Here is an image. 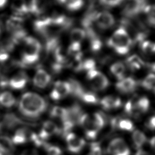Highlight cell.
I'll list each match as a JSON object with an SVG mask.
<instances>
[{"label": "cell", "instance_id": "obj_16", "mask_svg": "<svg viewBox=\"0 0 155 155\" xmlns=\"http://www.w3.org/2000/svg\"><path fill=\"white\" fill-rule=\"evenodd\" d=\"M100 104L105 110H113L120 107L122 105L121 99L116 96L108 95L104 97L101 101Z\"/></svg>", "mask_w": 155, "mask_h": 155}, {"label": "cell", "instance_id": "obj_39", "mask_svg": "<svg viewBox=\"0 0 155 155\" xmlns=\"http://www.w3.org/2000/svg\"><path fill=\"white\" fill-rule=\"evenodd\" d=\"M149 143L150 145V147L155 150V136H153L149 140Z\"/></svg>", "mask_w": 155, "mask_h": 155}, {"label": "cell", "instance_id": "obj_14", "mask_svg": "<svg viewBox=\"0 0 155 155\" xmlns=\"http://www.w3.org/2000/svg\"><path fill=\"white\" fill-rule=\"evenodd\" d=\"M6 27L8 31L12 35H15L24 30L23 28V20L18 16H12L8 19L6 22Z\"/></svg>", "mask_w": 155, "mask_h": 155}, {"label": "cell", "instance_id": "obj_8", "mask_svg": "<svg viewBox=\"0 0 155 155\" xmlns=\"http://www.w3.org/2000/svg\"><path fill=\"white\" fill-rule=\"evenodd\" d=\"M71 93V87L69 82L58 81H56L50 93V97L58 101L62 99Z\"/></svg>", "mask_w": 155, "mask_h": 155}, {"label": "cell", "instance_id": "obj_9", "mask_svg": "<svg viewBox=\"0 0 155 155\" xmlns=\"http://www.w3.org/2000/svg\"><path fill=\"white\" fill-rule=\"evenodd\" d=\"M86 36L85 30L80 28L73 29L70 33V44L68 52L81 51V45Z\"/></svg>", "mask_w": 155, "mask_h": 155}, {"label": "cell", "instance_id": "obj_1", "mask_svg": "<svg viewBox=\"0 0 155 155\" xmlns=\"http://www.w3.org/2000/svg\"><path fill=\"white\" fill-rule=\"evenodd\" d=\"M47 102L39 94L33 92L24 93L19 102V110L25 116L38 117L46 110Z\"/></svg>", "mask_w": 155, "mask_h": 155}, {"label": "cell", "instance_id": "obj_10", "mask_svg": "<svg viewBox=\"0 0 155 155\" xmlns=\"http://www.w3.org/2000/svg\"><path fill=\"white\" fill-rule=\"evenodd\" d=\"M66 143L69 151L73 153H79L85 145V140L73 133H69L66 136Z\"/></svg>", "mask_w": 155, "mask_h": 155}, {"label": "cell", "instance_id": "obj_35", "mask_svg": "<svg viewBox=\"0 0 155 155\" xmlns=\"http://www.w3.org/2000/svg\"><path fill=\"white\" fill-rule=\"evenodd\" d=\"M47 155H61L62 151L61 148L55 145H49L46 147Z\"/></svg>", "mask_w": 155, "mask_h": 155}, {"label": "cell", "instance_id": "obj_28", "mask_svg": "<svg viewBox=\"0 0 155 155\" xmlns=\"http://www.w3.org/2000/svg\"><path fill=\"white\" fill-rule=\"evenodd\" d=\"M68 10L76 11L81 9L84 4V0H58Z\"/></svg>", "mask_w": 155, "mask_h": 155}, {"label": "cell", "instance_id": "obj_21", "mask_svg": "<svg viewBox=\"0 0 155 155\" xmlns=\"http://www.w3.org/2000/svg\"><path fill=\"white\" fill-rule=\"evenodd\" d=\"M12 8L17 15H25L29 13V4L26 0H13Z\"/></svg>", "mask_w": 155, "mask_h": 155}, {"label": "cell", "instance_id": "obj_34", "mask_svg": "<svg viewBox=\"0 0 155 155\" xmlns=\"http://www.w3.org/2000/svg\"><path fill=\"white\" fill-rule=\"evenodd\" d=\"M12 141L6 137L0 138V151L2 153H7L12 148Z\"/></svg>", "mask_w": 155, "mask_h": 155}, {"label": "cell", "instance_id": "obj_26", "mask_svg": "<svg viewBox=\"0 0 155 155\" xmlns=\"http://www.w3.org/2000/svg\"><path fill=\"white\" fill-rule=\"evenodd\" d=\"M116 127L120 130L124 131H133L134 129V125L133 122L129 119L124 118L120 119L116 122Z\"/></svg>", "mask_w": 155, "mask_h": 155}, {"label": "cell", "instance_id": "obj_31", "mask_svg": "<svg viewBox=\"0 0 155 155\" xmlns=\"http://www.w3.org/2000/svg\"><path fill=\"white\" fill-rule=\"evenodd\" d=\"M71 87V93L80 98L85 91L81 83L75 79H70L69 81Z\"/></svg>", "mask_w": 155, "mask_h": 155}, {"label": "cell", "instance_id": "obj_27", "mask_svg": "<svg viewBox=\"0 0 155 155\" xmlns=\"http://www.w3.org/2000/svg\"><path fill=\"white\" fill-rule=\"evenodd\" d=\"M27 139L28 135L27 130L23 128H20L16 131L12 141L15 144H22L26 142Z\"/></svg>", "mask_w": 155, "mask_h": 155}, {"label": "cell", "instance_id": "obj_37", "mask_svg": "<svg viewBox=\"0 0 155 155\" xmlns=\"http://www.w3.org/2000/svg\"><path fill=\"white\" fill-rule=\"evenodd\" d=\"M146 126L151 130H155V116H151L146 122Z\"/></svg>", "mask_w": 155, "mask_h": 155}, {"label": "cell", "instance_id": "obj_5", "mask_svg": "<svg viewBox=\"0 0 155 155\" xmlns=\"http://www.w3.org/2000/svg\"><path fill=\"white\" fill-rule=\"evenodd\" d=\"M87 78L90 86L95 91H103L109 85V81L105 75L96 69L87 71Z\"/></svg>", "mask_w": 155, "mask_h": 155}, {"label": "cell", "instance_id": "obj_23", "mask_svg": "<svg viewBox=\"0 0 155 155\" xmlns=\"http://www.w3.org/2000/svg\"><path fill=\"white\" fill-rule=\"evenodd\" d=\"M16 103L15 96L9 91H4L0 94V104L7 108L13 106Z\"/></svg>", "mask_w": 155, "mask_h": 155}, {"label": "cell", "instance_id": "obj_38", "mask_svg": "<svg viewBox=\"0 0 155 155\" xmlns=\"http://www.w3.org/2000/svg\"><path fill=\"white\" fill-rule=\"evenodd\" d=\"M135 155H153V154H151V153H150L145 150L139 149V150H137V151L135 153Z\"/></svg>", "mask_w": 155, "mask_h": 155}, {"label": "cell", "instance_id": "obj_12", "mask_svg": "<svg viewBox=\"0 0 155 155\" xmlns=\"http://www.w3.org/2000/svg\"><path fill=\"white\" fill-rule=\"evenodd\" d=\"M28 81V77L27 73L23 71H19L8 80V86L15 90H21L25 87Z\"/></svg>", "mask_w": 155, "mask_h": 155}, {"label": "cell", "instance_id": "obj_42", "mask_svg": "<svg viewBox=\"0 0 155 155\" xmlns=\"http://www.w3.org/2000/svg\"><path fill=\"white\" fill-rule=\"evenodd\" d=\"M153 69H154V70L155 71V63L153 64Z\"/></svg>", "mask_w": 155, "mask_h": 155}, {"label": "cell", "instance_id": "obj_4", "mask_svg": "<svg viewBox=\"0 0 155 155\" xmlns=\"http://www.w3.org/2000/svg\"><path fill=\"white\" fill-rule=\"evenodd\" d=\"M23 42L24 47L19 64L22 66L32 65L39 58L41 45L36 39L31 36H27Z\"/></svg>", "mask_w": 155, "mask_h": 155}, {"label": "cell", "instance_id": "obj_7", "mask_svg": "<svg viewBox=\"0 0 155 155\" xmlns=\"http://www.w3.org/2000/svg\"><path fill=\"white\" fill-rule=\"evenodd\" d=\"M110 155H130V149L124 139L116 137L109 143L107 150Z\"/></svg>", "mask_w": 155, "mask_h": 155}, {"label": "cell", "instance_id": "obj_43", "mask_svg": "<svg viewBox=\"0 0 155 155\" xmlns=\"http://www.w3.org/2000/svg\"><path fill=\"white\" fill-rule=\"evenodd\" d=\"M0 155H3V153H2L1 151H0Z\"/></svg>", "mask_w": 155, "mask_h": 155}, {"label": "cell", "instance_id": "obj_41", "mask_svg": "<svg viewBox=\"0 0 155 155\" xmlns=\"http://www.w3.org/2000/svg\"><path fill=\"white\" fill-rule=\"evenodd\" d=\"M8 0H0V9L4 7Z\"/></svg>", "mask_w": 155, "mask_h": 155}, {"label": "cell", "instance_id": "obj_40", "mask_svg": "<svg viewBox=\"0 0 155 155\" xmlns=\"http://www.w3.org/2000/svg\"><path fill=\"white\" fill-rule=\"evenodd\" d=\"M21 155H37L33 151L31 150H25L24 151Z\"/></svg>", "mask_w": 155, "mask_h": 155}, {"label": "cell", "instance_id": "obj_20", "mask_svg": "<svg viewBox=\"0 0 155 155\" xmlns=\"http://www.w3.org/2000/svg\"><path fill=\"white\" fill-rule=\"evenodd\" d=\"M131 138L134 145L137 150L141 149L142 147L144 145L147 140V138L145 133L141 130L137 129L134 130L133 131Z\"/></svg>", "mask_w": 155, "mask_h": 155}, {"label": "cell", "instance_id": "obj_44", "mask_svg": "<svg viewBox=\"0 0 155 155\" xmlns=\"http://www.w3.org/2000/svg\"><path fill=\"white\" fill-rule=\"evenodd\" d=\"M0 33H1V27H0Z\"/></svg>", "mask_w": 155, "mask_h": 155}, {"label": "cell", "instance_id": "obj_24", "mask_svg": "<svg viewBox=\"0 0 155 155\" xmlns=\"http://www.w3.org/2000/svg\"><path fill=\"white\" fill-rule=\"evenodd\" d=\"M50 115L51 117L59 119L64 122L68 115V108L59 106H55L51 110Z\"/></svg>", "mask_w": 155, "mask_h": 155}, {"label": "cell", "instance_id": "obj_30", "mask_svg": "<svg viewBox=\"0 0 155 155\" xmlns=\"http://www.w3.org/2000/svg\"><path fill=\"white\" fill-rule=\"evenodd\" d=\"M143 12L148 24L155 27V5L150 4L146 5Z\"/></svg>", "mask_w": 155, "mask_h": 155}, {"label": "cell", "instance_id": "obj_18", "mask_svg": "<svg viewBox=\"0 0 155 155\" xmlns=\"http://www.w3.org/2000/svg\"><path fill=\"white\" fill-rule=\"evenodd\" d=\"M47 0H30L29 12L35 15H41L45 10Z\"/></svg>", "mask_w": 155, "mask_h": 155}, {"label": "cell", "instance_id": "obj_29", "mask_svg": "<svg viewBox=\"0 0 155 155\" xmlns=\"http://www.w3.org/2000/svg\"><path fill=\"white\" fill-rule=\"evenodd\" d=\"M127 64L129 68L132 70H140L143 66V62L136 55H132L128 58L127 60Z\"/></svg>", "mask_w": 155, "mask_h": 155}, {"label": "cell", "instance_id": "obj_2", "mask_svg": "<svg viewBox=\"0 0 155 155\" xmlns=\"http://www.w3.org/2000/svg\"><path fill=\"white\" fill-rule=\"evenodd\" d=\"M132 42V39L127 30L125 28L120 27L114 31L107 44L116 53L124 55L129 52Z\"/></svg>", "mask_w": 155, "mask_h": 155}, {"label": "cell", "instance_id": "obj_15", "mask_svg": "<svg viewBox=\"0 0 155 155\" xmlns=\"http://www.w3.org/2000/svg\"><path fill=\"white\" fill-rule=\"evenodd\" d=\"M58 131L59 128L54 122L51 120H46L44 122L41 131L38 135L44 140L49 137L55 134Z\"/></svg>", "mask_w": 155, "mask_h": 155}, {"label": "cell", "instance_id": "obj_33", "mask_svg": "<svg viewBox=\"0 0 155 155\" xmlns=\"http://www.w3.org/2000/svg\"><path fill=\"white\" fill-rule=\"evenodd\" d=\"M84 102L88 104H96L98 102L97 96L93 92L84 91L83 94L80 97Z\"/></svg>", "mask_w": 155, "mask_h": 155}, {"label": "cell", "instance_id": "obj_13", "mask_svg": "<svg viewBox=\"0 0 155 155\" xmlns=\"http://www.w3.org/2000/svg\"><path fill=\"white\" fill-rule=\"evenodd\" d=\"M51 76L49 73L42 68H39L33 76V82L34 85L41 89L46 88L50 84Z\"/></svg>", "mask_w": 155, "mask_h": 155}, {"label": "cell", "instance_id": "obj_6", "mask_svg": "<svg viewBox=\"0 0 155 155\" xmlns=\"http://www.w3.org/2000/svg\"><path fill=\"white\" fill-rule=\"evenodd\" d=\"M115 23L113 15L107 11L96 12L93 18V24L101 30L111 28Z\"/></svg>", "mask_w": 155, "mask_h": 155}, {"label": "cell", "instance_id": "obj_11", "mask_svg": "<svg viewBox=\"0 0 155 155\" xmlns=\"http://www.w3.org/2000/svg\"><path fill=\"white\" fill-rule=\"evenodd\" d=\"M137 85V82L133 78L125 76L118 80L116 84V88L121 93L129 94L136 89Z\"/></svg>", "mask_w": 155, "mask_h": 155}, {"label": "cell", "instance_id": "obj_22", "mask_svg": "<svg viewBox=\"0 0 155 155\" xmlns=\"http://www.w3.org/2000/svg\"><path fill=\"white\" fill-rule=\"evenodd\" d=\"M110 71L115 78L118 80H120L125 77L126 67L124 63L121 62H116L111 65Z\"/></svg>", "mask_w": 155, "mask_h": 155}, {"label": "cell", "instance_id": "obj_25", "mask_svg": "<svg viewBox=\"0 0 155 155\" xmlns=\"http://www.w3.org/2000/svg\"><path fill=\"white\" fill-rule=\"evenodd\" d=\"M141 85L147 90L155 91V73L147 74L142 81Z\"/></svg>", "mask_w": 155, "mask_h": 155}, {"label": "cell", "instance_id": "obj_32", "mask_svg": "<svg viewBox=\"0 0 155 155\" xmlns=\"http://www.w3.org/2000/svg\"><path fill=\"white\" fill-rule=\"evenodd\" d=\"M142 50L147 54H155V42L149 40L143 41L140 44Z\"/></svg>", "mask_w": 155, "mask_h": 155}, {"label": "cell", "instance_id": "obj_3", "mask_svg": "<svg viewBox=\"0 0 155 155\" xmlns=\"http://www.w3.org/2000/svg\"><path fill=\"white\" fill-rule=\"evenodd\" d=\"M78 122L88 139H94L105 125L104 119L99 113H94L92 114H82Z\"/></svg>", "mask_w": 155, "mask_h": 155}, {"label": "cell", "instance_id": "obj_19", "mask_svg": "<svg viewBox=\"0 0 155 155\" xmlns=\"http://www.w3.org/2000/svg\"><path fill=\"white\" fill-rule=\"evenodd\" d=\"M135 109L137 114L146 113L150 108V101L145 96H140L136 99H133Z\"/></svg>", "mask_w": 155, "mask_h": 155}, {"label": "cell", "instance_id": "obj_36", "mask_svg": "<svg viewBox=\"0 0 155 155\" xmlns=\"http://www.w3.org/2000/svg\"><path fill=\"white\" fill-rule=\"evenodd\" d=\"M123 0H100L101 2L108 7H114L120 4Z\"/></svg>", "mask_w": 155, "mask_h": 155}, {"label": "cell", "instance_id": "obj_17", "mask_svg": "<svg viewBox=\"0 0 155 155\" xmlns=\"http://www.w3.org/2000/svg\"><path fill=\"white\" fill-rule=\"evenodd\" d=\"M143 0H129L125 5V12L128 15H134L144 10L146 5Z\"/></svg>", "mask_w": 155, "mask_h": 155}]
</instances>
